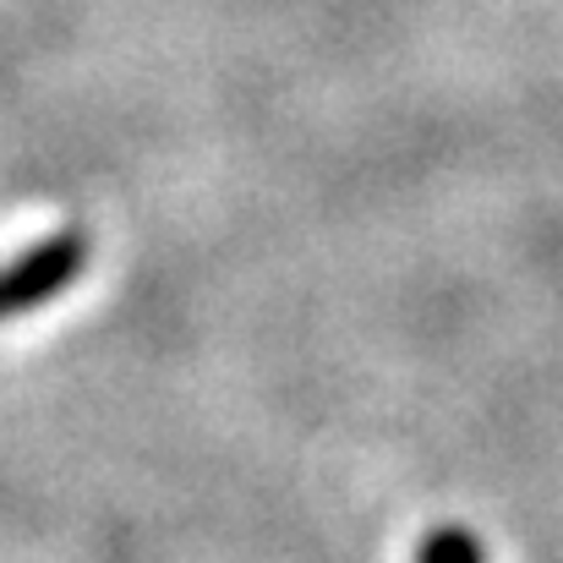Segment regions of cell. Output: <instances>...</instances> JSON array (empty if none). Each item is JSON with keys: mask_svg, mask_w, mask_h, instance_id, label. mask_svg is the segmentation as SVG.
I'll return each instance as SVG.
<instances>
[{"mask_svg": "<svg viewBox=\"0 0 563 563\" xmlns=\"http://www.w3.org/2000/svg\"><path fill=\"white\" fill-rule=\"evenodd\" d=\"M88 263H93V235L82 224H60L33 246L0 257V329L55 307L71 285H82Z\"/></svg>", "mask_w": 563, "mask_h": 563, "instance_id": "cell-1", "label": "cell"}, {"mask_svg": "<svg viewBox=\"0 0 563 563\" xmlns=\"http://www.w3.org/2000/svg\"><path fill=\"white\" fill-rule=\"evenodd\" d=\"M416 563H487V553L465 526H432L416 542Z\"/></svg>", "mask_w": 563, "mask_h": 563, "instance_id": "cell-2", "label": "cell"}]
</instances>
